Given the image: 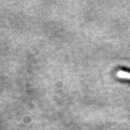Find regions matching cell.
Masks as SVG:
<instances>
[{
  "label": "cell",
  "instance_id": "obj_1",
  "mask_svg": "<svg viewBox=\"0 0 130 130\" xmlns=\"http://www.w3.org/2000/svg\"><path fill=\"white\" fill-rule=\"evenodd\" d=\"M117 76L120 78L130 79V72H124V71H119L117 72Z\"/></svg>",
  "mask_w": 130,
  "mask_h": 130
}]
</instances>
